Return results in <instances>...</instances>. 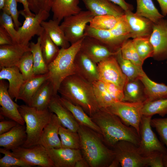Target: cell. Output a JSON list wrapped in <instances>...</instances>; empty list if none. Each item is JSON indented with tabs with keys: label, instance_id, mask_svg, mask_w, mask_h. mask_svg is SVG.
I'll list each match as a JSON object with an SVG mask.
<instances>
[{
	"label": "cell",
	"instance_id": "603a6c76",
	"mask_svg": "<svg viewBox=\"0 0 167 167\" xmlns=\"http://www.w3.org/2000/svg\"><path fill=\"white\" fill-rule=\"evenodd\" d=\"M88 10L95 16L109 15L119 17L125 14L119 6L108 0H82Z\"/></svg>",
	"mask_w": 167,
	"mask_h": 167
},
{
	"label": "cell",
	"instance_id": "6125c7cd",
	"mask_svg": "<svg viewBox=\"0 0 167 167\" xmlns=\"http://www.w3.org/2000/svg\"><path fill=\"white\" fill-rule=\"evenodd\" d=\"M166 63H167V61H166Z\"/></svg>",
	"mask_w": 167,
	"mask_h": 167
},
{
	"label": "cell",
	"instance_id": "2e32d148",
	"mask_svg": "<svg viewBox=\"0 0 167 167\" xmlns=\"http://www.w3.org/2000/svg\"><path fill=\"white\" fill-rule=\"evenodd\" d=\"M62 126L57 115L53 113L49 122L44 128L38 144L47 149L61 148L59 137L60 127Z\"/></svg>",
	"mask_w": 167,
	"mask_h": 167
},
{
	"label": "cell",
	"instance_id": "91938a15",
	"mask_svg": "<svg viewBox=\"0 0 167 167\" xmlns=\"http://www.w3.org/2000/svg\"><path fill=\"white\" fill-rule=\"evenodd\" d=\"M163 162L164 167H167V153L164 154Z\"/></svg>",
	"mask_w": 167,
	"mask_h": 167
},
{
	"label": "cell",
	"instance_id": "681fc988",
	"mask_svg": "<svg viewBox=\"0 0 167 167\" xmlns=\"http://www.w3.org/2000/svg\"><path fill=\"white\" fill-rule=\"evenodd\" d=\"M52 0H28L29 7L35 14L41 11L48 12L51 9Z\"/></svg>",
	"mask_w": 167,
	"mask_h": 167
},
{
	"label": "cell",
	"instance_id": "d6986e66",
	"mask_svg": "<svg viewBox=\"0 0 167 167\" xmlns=\"http://www.w3.org/2000/svg\"><path fill=\"white\" fill-rule=\"evenodd\" d=\"M31 51L29 46L20 44L0 45V69L16 66L26 52Z\"/></svg>",
	"mask_w": 167,
	"mask_h": 167
},
{
	"label": "cell",
	"instance_id": "f35d334b",
	"mask_svg": "<svg viewBox=\"0 0 167 167\" xmlns=\"http://www.w3.org/2000/svg\"><path fill=\"white\" fill-rule=\"evenodd\" d=\"M150 37H138L132 40L135 47L143 62L148 58L153 56V49L149 40Z\"/></svg>",
	"mask_w": 167,
	"mask_h": 167
},
{
	"label": "cell",
	"instance_id": "680465c9",
	"mask_svg": "<svg viewBox=\"0 0 167 167\" xmlns=\"http://www.w3.org/2000/svg\"><path fill=\"white\" fill-rule=\"evenodd\" d=\"M89 165L86 160L84 157L78 160L74 167H89Z\"/></svg>",
	"mask_w": 167,
	"mask_h": 167
},
{
	"label": "cell",
	"instance_id": "1f68e13d",
	"mask_svg": "<svg viewBox=\"0 0 167 167\" xmlns=\"http://www.w3.org/2000/svg\"><path fill=\"white\" fill-rule=\"evenodd\" d=\"M41 25L52 41L58 47L66 49L70 46V43L67 40L59 23L52 19L48 21H43Z\"/></svg>",
	"mask_w": 167,
	"mask_h": 167
},
{
	"label": "cell",
	"instance_id": "277c9868",
	"mask_svg": "<svg viewBox=\"0 0 167 167\" xmlns=\"http://www.w3.org/2000/svg\"><path fill=\"white\" fill-rule=\"evenodd\" d=\"M83 39L67 48H61L55 58L47 65L49 79L53 85L55 94H57L62 81L68 76L75 74L74 60L80 50Z\"/></svg>",
	"mask_w": 167,
	"mask_h": 167
},
{
	"label": "cell",
	"instance_id": "bcb514c9",
	"mask_svg": "<svg viewBox=\"0 0 167 167\" xmlns=\"http://www.w3.org/2000/svg\"><path fill=\"white\" fill-rule=\"evenodd\" d=\"M109 31L117 37L131 38V30L125 14L118 17L115 25Z\"/></svg>",
	"mask_w": 167,
	"mask_h": 167
},
{
	"label": "cell",
	"instance_id": "e575fe53",
	"mask_svg": "<svg viewBox=\"0 0 167 167\" xmlns=\"http://www.w3.org/2000/svg\"><path fill=\"white\" fill-rule=\"evenodd\" d=\"M28 45L33 56L34 75H43L48 73L47 66L41 52L40 37L38 36L36 43L31 42Z\"/></svg>",
	"mask_w": 167,
	"mask_h": 167
},
{
	"label": "cell",
	"instance_id": "816d5d0a",
	"mask_svg": "<svg viewBox=\"0 0 167 167\" xmlns=\"http://www.w3.org/2000/svg\"><path fill=\"white\" fill-rule=\"evenodd\" d=\"M164 153L158 152L146 157L147 166L164 167L163 162Z\"/></svg>",
	"mask_w": 167,
	"mask_h": 167
},
{
	"label": "cell",
	"instance_id": "9a60e30c",
	"mask_svg": "<svg viewBox=\"0 0 167 167\" xmlns=\"http://www.w3.org/2000/svg\"><path fill=\"white\" fill-rule=\"evenodd\" d=\"M8 85L0 80V115L25 125V122L19 111V105L15 102L9 94Z\"/></svg>",
	"mask_w": 167,
	"mask_h": 167
},
{
	"label": "cell",
	"instance_id": "74e56055",
	"mask_svg": "<svg viewBox=\"0 0 167 167\" xmlns=\"http://www.w3.org/2000/svg\"><path fill=\"white\" fill-rule=\"evenodd\" d=\"M141 113L144 116L152 117L158 114L164 117L167 114V98L146 101L143 104Z\"/></svg>",
	"mask_w": 167,
	"mask_h": 167
},
{
	"label": "cell",
	"instance_id": "7bdbcfd3",
	"mask_svg": "<svg viewBox=\"0 0 167 167\" xmlns=\"http://www.w3.org/2000/svg\"><path fill=\"white\" fill-rule=\"evenodd\" d=\"M16 66L22 75L24 80L35 75L33 56L31 51H28L24 54Z\"/></svg>",
	"mask_w": 167,
	"mask_h": 167
},
{
	"label": "cell",
	"instance_id": "ab89813d",
	"mask_svg": "<svg viewBox=\"0 0 167 167\" xmlns=\"http://www.w3.org/2000/svg\"><path fill=\"white\" fill-rule=\"evenodd\" d=\"M92 84L95 96L100 108H106L114 102L108 92L105 83L98 80Z\"/></svg>",
	"mask_w": 167,
	"mask_h": 167
},
{
	"label": "cell",
	"instance_id": "f5cc1de1",
	"mask_svg": "<svg viewBox=\"0 0 167 167\" xmlns=\"http://www.w3.org/2000/svg\"><path fill=\"white\" fill-rule=\"evenodd\" d=\"M14 44L10 35L2 26H0V45Z\"/></svg>",
	"mask_w": 167,
	"mask_h": 167
},
{
	"label": "cell",
	"instance_id": "44dd1931",
	"mask_svg": "<svg viewBox=\"0 0 167 167\" xmlns=\"http://www.w3.org/2000/svg\"><path fill=\"white\" fill-rule=\"evenodd\" d=\"M125 15L131 30V38L150 36L154 23L146 18L136 15L132 11H125Z\"/></svg>",
	"mask_w": 167,
	"mask_h": 167
},
{
	"label": "cell",
	"instance_id": "60d3db41",
	"mask_svg": "<svg viewBox=\"0 0 167 167\" xmlns=\"http://www.w3.org/2000/svg\"><path fill=\"white\" fill-rule=\"evenodd\" d=\"M123 58L131 61L138 67L143 69V62L140 59L135 47L132 40L127 39L122 45L120 48Z\"/></svg>",
	"mask_w": 167,
	"mask_h": 167
},
{
	"label": "cell",
	"instance_id": "d590c367",
	"mask_svg": "<svg viewBox=\"0 0 167 167\" xmlns=\"http://www.w3.org/2000/svg\"><path fill=\"white\" fill-rule=\"evenodd\" d=\"M39 36L41 39V47L42 54L47 66L55 58L60 49L45 30Z\"/></svg>",
	"mask_w": 167,
	"mask_h": 167
},
{
	"label": "cell",
	"instance_id": "5bb4252c",
	"mask_svg": "<svg viewBox=\"0 0 167 167\" xmlns=\"http://www.w3.org/2000/svg\"><path fill=\"white\" fill-rule=\"evenodd\" d=\"M80 50L96 64L115 55L118 51H112L98 40L87 36L83 39Z\"/></svg>",
	"mask_w": 167,
	"mask_h": 167
},
{
	"label": "cell",
	"instance_id": "f907efd6",
	"mask_svg": "<svg viewBox=\"0 0 167 167\" xmlns=\"http://www.w3.org/2000/svg\"><path fill=\"white\" fill-rule=\"evenodd\" d=\"M105 83L108 92L114 102L123 101L124 97L123 90L114 84Z\"/></svg>",
	"mask_w": 167,
	"mask_h": 167
},
{
	"label": "cell",
	"instance_id": "7a4b0ae2",
	"mask_svg": "<svg viewBox=\"0 0 167 167\" xmlns=\"http://www.w3.org/2000/svg\"><path fill=\"white\" fill-rule=\"evenodd\" d=\"M58 92L62 97L81 107L91 117L101 108L92 84L76 74L65 78L60 84Z\"/></svg>",
	"mask_w": 167,
	"mask_h": 167
},
{
	"label": "cell",
	"instance_id": "5b68a950",
	"mask_svg": "<svg viewBox=\"0 0 167 167\" xmlns=\"http://www.w3.org/2000/svg\"><path fill=\"white\" fill-rule=\"evenodd\" d=\"M18 110L25 122L27 135L26 140L21 147L28 148L38 144L53 113L48 108L39 110L26 104L19 105Z\"/></svg>",
	"mask_w": 167,
	"mask_h": 167
},
{
	"label": "cell",
	"instance_id": "f1b7e54d",
	"mask_svg": "<svg viewBox=\"0 0 167 167\" xmlns=\"http://www.w3.org/2000/svg\"><path fill=\"white\" fill-rule=\"evenodd\" d=\"M59 99L63 105L72 113L79 125L89 128L102 135L99 127L81 107L73 104L62 96H59Z\"/></svg>",
	"mask_w": 167,
	"mask_h": 167
},
{
	"label": "cell",
	"instance_id": "ac0fdd59",
	"mask_svg": "<svg viewBox=\"0 0 167 167\" xmlns=\"http://www.w3.org/2000/svg\"><path fill=\"white\" fill-rule=\"evenodd\" d=\"M54 167H74L83 156L80 149L61 148L48 149Z\"/></svg>",
	"mask_w": 167,
	"mask_h": 167
},
{
	"label": "cell",
	"instance_id": "7c38bea8",
	"mask_svg": "<svg viewBox=\"0 0 167 167\" xmlns=\"http://www.w3.org/2000/svg\"><path fill=\"white\" fill-rule=\"evenodd\" d=\"M97 66L99 80L105 83L114 84L123 90L128 80L122 72L115 55L99 62Z\"/></svg>",
	"mask_w": 167,
	"mask_h": 167
},
{
	"label": "cell",
	"instance_id": "ffe728a7",
	"mask_svg": "<svg viewBox=\"0 0 167 167\" xmlns=\"http://www.w3.org/2000/svg\"><path fill=\"white\" fill-rule=\"evenodd\" d=\"M84 35L85 36L96 39L114 52L120 49L123 43L129 38L127 37L116 36L109 30L96 29L88 24L86 27Z\"/></svg>",
	"mask_w": 167,
	"mask_h": 167
},
{
	"label": "cell",
	"instance_id": "30bf717a",
	"mask_svg": "<svg viewBox=\"0 0 167 167\" xmlns=\"http://www.w3.org/2000/svg\"><path fill=\"white\" fill-rule=\"evenodd\" d=\"M19 14L25 18L22 25L17 30L19 36V44L28 46L29 41L36 35L40 36L44 31L41 22L45 21L49 16V12L41 11L34 16L27 15L23 10Z\"/></svg>",
	"mask_w": 167,
	"mask_h": 167
},
{
	"label": "cell",
	"instance_id": "484cf974",
	"mask_svg": "<svg viewBox=\"0 0 167 167\" xmlns=\"http://www.w3.org/2000/svg\"><path fill=\"white\" fill-rule=\"evenodd\" d=\"M79 0H52L51 9L52 19L59 23L64 18L79 12Z\"/></svg>",
	"mask_w": 167,
	"mask_h": 167
},
{
	"label": "cell",
	"instance_id": "6da1fadb",
	"mask_svg": "<svg viewBox=\"0 0 167 167\" xmlns=\"http://www.w3.org/2000/svg\"><path fill=\"white\" fill-rule=\"evenodd\" d=\"M91 118L100 129L104 142L108 147L113 148L121 140L139 145L140 137L137 131L125 125L118 116L105 108H101Z\"/></svg>",
	"mask_w": 167,
	"mask_h": 167
},
{
	"label": "cell",
	"instance_id": "cb8c5ba5",
	"mask_svg": "<svg viewBox=\"0 0 167 167\" xmlns=\"http://www.w3.org/2000/svg\"><path fill=\"white\" fill-rule=\"evenodd\" d=\"M6 79L9 82L8 91L15 101L18 100L22 85L24 81L22 75L17 66L3 67L0 69V80Z\"/></svg>",
	"mask_w": 167,
	"mask_h": 167
},
{
	"label": "cell",
	"instance_id": "6f0895ef",
	"mask_svg": "<svg viewBox=\"0 0 167 167\" xmlns=\"http://www.w3.org/2000/svg\"><path fill=\"white\" fill-rule=\"evenodd\" d=\"M160 6L161 14L164 16L167 15V0H156Z\"/></svg>",
	"mask_w": 167,
	"mask_h": 167
},
{
	"label": "cell",
	"instance_id": "9c48e42d",
	"mask_svg": "<svg viewBox=\"0 0 167 167\" xmlns=\"http://www.w3.org/2000/svg\"><path fill=\"white\" fill-rule=\"evenodd\" d=\"M114 159L122 167H147L146 157L140 153L138 146L126 140L118 142L113 147Z\"/></svg>",
	"mask_w": 167,
	"mask_h": 167
},
{
	"label": "cell",
	"instance_id": "f546056e",
	"mask_svg": "<svg viewBox=\"0 0 167 167\" xmlns=\"http://www.w3.org/2000/svg\"><path fill=\"white\" fill-rule=\"evenodd\" d=\"M123 91L122 101L144 103L147 100L144 86L140 79L127 81Z\"/></svg>",
	"mask_w": 167,
	"mask_h": 167
},
{
	"label": "cell",
	"instance_id": "8fae6325",
	"mask_svg": "<svg viewBox=\"0 0 167 167\" xmlns=\"http://www.w3.org/2000/svg\"><path fill=\"white\" fill-rule=\"evenodd\" d=\"M11 151L14 156L31 166L54 167L47 149L40 144L28 148L20 146Z\"/></svg>",
	"mask_w": 167,
	"mask_h": 167
},
{
	"label": "cell",
	"instance_id": "b9f144b4",
	"mask_svg": "<svg viewBox=\"0 0 167 167\" xmlns=\"http://www.w3.org/2000/svg\"><path fill=\"white\" fill-rule=\"evenodd\" d=\"M118 17L109 15L95 16L89 22V25L96 29L109 30L114 26Z\"/></svg>",
	"mask_w": 167,
	"mask_h": 167
},
{
	"label": "cell",
	"instance_id": "83f0119b",
	"mask_svg": "<svg viewBox=\"0 0 167 167\" xmlns=\"http://www.w3.org/2000/svg\"><path fill=\"white\" fill-rule=\"evenodd\" d=\"M55 94L53 85L48 79L39 88L34 96L30 106L38 110L48 109L50 103Z\"/></svg>",
	"mask_w": 167,
	"mask_h": 167
},
{
	"label": "cell",
	"instance_id": "4dcf8cb0",
	"mask_svg": "<svg viewBox=\"0 0 167 167\" xmlns=\"http://www.w3.org/2000/svg\"><path fill=\"white\" fill-rule=\"evenodd\" d=\"M144 88L147 101L167 98V85L151 79L145 73L140 78Z\"/></svg>",
	"mask_w": 167,
	"mask_h": 167
},
{
	"label": "cell",
	"instance_id": "ba28073f",
	"mask_svg": "<svg viewBox=\"0 0 167 167\" xmlns=\"http://www.w3.org/2000/svg\"><path fill=\"white\" fill-rule=\"evenodd\" d=\"M143 103L121 101L114 102L105 108L118 116L126 125L134 128L139 135L140 126L143 115Z\"/></svg>",
	"mask_w": 167,
	"mask_h": 167
},
{
	"label": "cell",
	"instance_id": "d4e9b609",
	"mask_svg": "<svg viewBox=\"0 0 167 167\" xmlns=\"http://www.w3.org/2000/svg\"><path fill=\"white\" fill-rule=\"evenodd\" d=\"M26 126L18 123L10 131L0 135V146L12 150L22 146L26 140Z\"/></svg>",
	"mask_w": 167,
	"mask_h": 167
},
{
	"label": "cell",
	"instance_id": "d6a6232c",
	"mask_svg": "<svg viewBox=\"0 0 167 167\" xmlns=\"http://www.w3.org/2000/svg\"><path fill=\"white\" fill-rule=\"evenodd\" d=\"M136 10L135 14L146 18L156 23L164 17L155 6L152 0H136Z\"/></svg>",
	"mask_w": 167,
	"mask_h": 167
},
{
	"label": "cell",
	"instance_id": "11a10c76",
	"mask_svg": "<svg viewBox=\"0 0 167 167\" xmlns=\"http://www.w3.org/2000/svg\"><path fill=\"white\" fill-rule=\"evenodd\" d=\"M113 3L119 6L125 11H132L134 9L133 6L126 2L125 0H108Z\"/></svg>",
	"mask_w": 167,
	"mask_h": 167
},
{
	"label": "cell",
	"instance_id": "7402d4cb",
	"mask_svg": "<svg viewBox=\"0 0 167 167\" xmlns=\"http://www.w3.org/2000/svg\"><path fill=\"white\" fill-rule=\"evenodd\" d=\"M48 108L55 114L62 126L75 132H77L79 124L71 112L61 103L57 94L51 101Z\"/></svg>",
	"mask_w": 167,
	"mask_h": 167
},
{
	"label": "cell",
	"instance_id": "4316f807",
	"mask_svg": "<svg viewBox=\"0 0 167 167\" xmlns=\"http://www.w3.org/2000/svg\"><path fill=\"white\" fill-rule=\"evenodd\" d=\"M49 78V73H48L35 75L25 80L20 88L18 100H22L26 105L30 106L35 94L42 84Z\"/></svg>",
	"mask_w": 167,
	"mask_h": 167
},
{
	"label": "cell",
	"instance_id": "f6af8a7d",
	"mask_svg": "<svg viewBox=\"0 0 167 167\" xmlns=\"http://www.w3.org/2000/svg\"><path fill=\"white\" fill-rule=\"evenodd\" d=\"M0 26L3 27L11 36L14 44H19V36L11 16L2 11L0 16Z\"/></svg>",
	"mask_w": 167,
	"mask_h": 167
},
{
	"label": "cell",
	"instance_id": "9f6ffc18",
	"mask_svg": "<svg viewBox=\"0 0 167 167\" xmlns=\"http://www.w3.org/2000/svg\"><path fill=\"white\" fill-rule=\"evenodd\" d=\"M17 2L22 3L23 5L24 13L27 15L34 16L35 15L32 13L29 7L28 0H16Z\"/></svg>",
	"mask_w": 167,
	"mask_h": 167
},
{
	"label": "cell",
	"instance_id": "c3c4849f",
	"mask_svg": "<svg viewBox=\"0 0 167 167\" xmlns=\"http://www.w3.org/2000/svg\"><path fill=\"white\" fill-rule=\"evenodd\" d=\"M150 124L155 128L167 149V118L151 119Z\"/></svg>",
	"mask_w": 167,
	"mask_h": 167
},
{
	"label": "cell",
	"instance_id": "e0dca14e",
	"mask_svg": "<svg viewBox=\"0 0 167 167\" xmlns=\"http://www.w3.org/2000/svg\"><path fill=\"white\" fill-rule=\"evenodd\" d=\"M75 74L92 84L99 80L97 64L80 50L74 60Z\"/></svg>",
	"mask_w": 167,
	"mask_h": 167
},
{
	"label": "cell",
	"instance_id": "db71d44e",
	"mask_svg": "<svg viewBox=\"0 0 167 167\" xmlns=\"http://www.w3.org/2000/svg\"><path fill=\"white\" fill-rule=\"evenodd\" d=\"M18 123L16 122L3 120L0 122V135L7 132L16 126Z\"/></svg>",
	"mask_w": 167,
	"mask_h": 167
},
{
	"label": "cell",
	"instance_id": "8d00e7d4",
	"mask_svg": "<svg viewBox=\"0 0 167 167\" xmlns=\"http://www.w3.org/2000/svg\"><path fill=\"white\" fill-rule=\"evenodd\" d=\"M59 135L61 148L80 149V139L77 132L73 131L61 126L59 128Z\"/></svg>",
	"mask_w": 167,
	"mask_h": 167
},
{
	"label": "cell",
	"instance_id": "836d02e7",
	"mask_svg": "<svg viewBox=\"0 0 167 167\" xmlns=\"http://www.w3.org/2000/svg\"><path fill=\"white\" fill-rule=\"evenodd\" d=\"M119 66L128 81L140 79L145 72L131 61L123 58L120 49L115 55Z\"/></svg>",
	"mask_w": 167,
	"mask_h": 167
},
{
	"label": "cell",
	"instance_id": "7dc6e473",
	"mask_svg": "<svg viewBox=\"0 0 167 167\" xmlns=\"http://www.w3.org/2000/svg\"><path fill=\"white\" fill-rule=\"evenodd\" d=\"M16 0H5L2 11L10 15L12 17L17 30L21 25L19 20V11L17 8Z\"/></svg>",
	"mask_w": 167,
	"mask_h": 167
},
{
	"label": "cell",
	"instance_id": "4fadbf2b",
	"mask_svg": "<svg viewBox=\"0 0 167 167\" xmlns=\"http://www.w3.org/2000/svg\"><path fill=\"white\" fill-rule=\"evenodd\" d=\"M153 49L152 58L160 61L167 59V20L163 18L154 23L149 38Z\"/></svg>",
	"mask_w": 167,
	"mask_h": 167
},
{
	"label": "cell",
	"instance_id": "52a82bcc",
	"mask_svg": "<svg viewBox=\"0 0 167 167\" xmlns=\"http://www.w3.org/2000/svg\"><path fill=\"white\" fill-rule=\"evenodd\" d=\"M152 117L143 115L140 126V142L138 148L140 154L145 157L158 152L167 153V148L159 140L152 129L150 124Z\"/></svg>",
	"mask_w": 167,
	"mask_h": 167
},
{
	"label": "cell",
	"instance_id": "94428289",
	"mask_svg": "<svg viewBox=\"0 0 167 167\" xmlns=\"http://www.w3.org/2000/svg\"><path fill=\"white\" fill-rule=\"evenodd\" d=\"M5 0H0V9L2 10L4 5Z\"/></svg>",
	"mask_w": 167,
	"mask_h": 167
},
{
	"label": "cell",
	"instance_id": "ee69618b",
	"mask_svg": "<svg viewBox=\"0 0 167 167\" xmlns=\"http://www.w3.org/2000/svg\"><path fill=\"white\" fill-rule=\"evenodd\" d=\"M10 150L3 148H0V152L4 155L0 159V167H32L27 163L14 156Z\"/></svg>",
	"mask_w": 167,
	"mask_h": 167
},
{
	"label": "cell",
	"instance_id": "3957f363",
	"mask_svg": "<svg viewBox=\"0 0 167 167\" xmlns=\"http://www.w3.org/2000/svg\"><path fill=\"white\" fill-rule=\"evenodd\" d=\"M81 140L80 150L90 167H109L115 157L102 135L92 129L79 125L77 131Z\"/></svg>",
	"mask_w": 167,
	"mask_h": 167
},
{
	"label": "cell",
	"instance_id": "8992f818",
	"mask_svg": "<svg viewBox=\"0 0 167 167\" xmlns=\"http://www.w3.org/2000/svg\"><path fill=\"white\" fill-rule=\"evenodd\" d=\"M94 16L89 11H81L77 14L64 18L60 25L71 45L84 37L86 27Z\"/></svg>",
	"mask_w": 167,
	"mask_h": 167
}]
</instances>
